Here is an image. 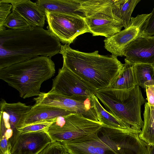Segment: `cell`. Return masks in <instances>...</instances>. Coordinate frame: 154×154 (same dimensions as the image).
<instances>
[{"instance_id": "6da1fadb", "label": "cell", "mask_w": 154, "mask_h": 154, "mask_svg": "<svg viewBox=\"0 0 154 154\" xmlns=\"http://www.w3.org/2000/svg\"><path fill=\"white\" fill-rule=\"evenodd\" d=\"M59 38L38 27L0 31V69L37 57H51L60 53Z\"/></svg>"}, {"instance_id": "7a4b0ae2", "label": "cell", "mask_w": 154, "mask_h": 154, "mask_svg": "<svg viewBox=\"0 0 154 154\" xmlns=\"http://www.w3.org/2000/svg\"><path fill=\"white\" fill-rule=\"evenodd\" d=\"M69 45L61 46L63 66L97 91L108 87L123 67L124 64L115 56L100 55L98 51L82 52L72 48Z\"/></svg>"}, {"instance_id": "3957f363", "label": "cell", "mask_w": 154, "mask_h": 154, "mask_svg": "<svg viewBox=\"0 0 154 154\" xmlns=\"http://www.w3.org/2000/svg\"><path fill=\"white\" fill-rule=\"evenodd\" d=\"M139 135L103 125L90 136L62 143L69 154H148L149 145Z\"/></svg>"}, {"instance_id": "277c9868", "label": "cell", "mask_w": 154, "mask_h": 154, "mask_svg": "<svg viewBox=\"0 0 154 154\" xmlns=\"http://www.w3.org/2000/svg\"><path fill=\"white\" fill-rule=\"evenodd\" d=\"M48 56H39L0 69V79L25 99L39 96L42 84L55 73V64Z\"/></svg>"}, {"instance_id": "5b68a950", "label": "cell", "mask_w": 154, "mask_h": 154, "mask_svg": "<svg viewBox=\"0 0 154 154\" xmlns=\"http://www.w3.org/2000/svg\"><path fill=\"white\" fill-rule=\"evenodd\" d=\"M102 126L100 122L73 113L55 119L44 131L52 142H63L84 138L98 131Z\"/></svg>"}, {"instance_id": "8992f818", "label": "cell", "mask_w": 154, "mask_h": 154, "mask_svg": "<svg viewBox=\"0 0 154 154\" xmlns=\"http://www.w3.org/2000/svg\"><path fill=\"white\" fill-rule=\"evenodd\" d=\"M100 90L115 99L111 107L114 116L132 128L141 130L144 124L141 115V106L145 100L139 86L126 90Z\"/></svg>"}, {"instance_id": "52a82bcc", "label": "cell", "mask_w": 154, "mask_h": 154, "mask_svg": "<svg viewBox=\"0 0 154 154\" xmlns=\"http://www.w3.org/2000/svg\"><path fill=\"white\" fill-rule=\"evenodd\" d=\"M45 13L48 30L64 44L70 45L79 35L90 32L84 18L48 11Z\"/></svg>"}, {"instance_id": "ba28073f", "label": "cell", "mask_w": 154, "mask_h": 154, "mask_svg": "<svg viewBox=\"0 0 154 154\" xmlns=\"http://www.w3.org/2000/svg\"><path fill=\"white\" fill-rule=\"evenodd\" d=\"M97 90L63 66L53 79L50 92L78 100H84L95 94Z\"/></svg>"}, {"instance_id": "9c48e42d", "label": "cell", "mask_w": 154, "mask_h": 154, "mask_svg": "<svg viewBox=\"0 0 154 154\" xmlns=\"http://www.w3.org/2000/svg\"><path fill=\"white\" fill-rule=\"evenodd\" d=\"M149 14H138L131 17L130 23L125 28L104 40V47L112 55L124 56L128 45L139 37L145 36V31Z\"/></svg>"}, {"instance_id": "30bf717a", "label": "cell", "mask_w": 154, "mask_h": 154, "mask_svg": "<svg viewBox=\"0 0 154 154\" xmlns=\"http://www.w3.org/2000/svg\"><path fill=\"white\" fill-rule=\"evenodd\" d=\"M35 104L49 105L69 111L88 119L100 122L98 112L92 99V96L84 100L72 99L56 93L42 92L34 99Z\"/></svg>"}, {"instance_id": "8fae6325", "label": "cell", "mask_w": 154, "mask_h": 154, "mask_svg": "<svg viewBox=\"0 0 154 154\" xmlns=\"http://www.w3.org/2000/svg\"><path fill=\"white\" fill-rule=\"evenodd\" d=\"M9 141L10 154H39L52 142L44 130L25 133L18 131Z\"/></svg>"}, {"instance_id": "7c38bea8", "label": "cell", "mask_w": 154, "mask_h": 154, "mask_svg": "<svg viewBox=\"0 0 154 154\" xmlns=\"http://www.w3.org/2000/svg\"><path fill=\"white\" fill-rule=\"evenodd\" d=\"M93 36L111 37L124 27L122 21L113 14L112 9L99 11L84 18Z\"/></svg>"}, {"instance_id": "4fadbf2b", "label": "cell", "mask_w": 154, "mask_h": 154, "mask_svg": "<svg viewBox=\"0 0 154 154\" xmlns=\"http://www.w3.org/2000/svg\"><path fill=\"white\" fill-rule=\"evenodd\" d=\"M125 62L131 65H154V36H142L133 41L126 48Z\"/></svg>"}, {"instance_id": "5bb4252c", "label": "cell", "mask_w": 154, "mask_h": 154, "mask_svg": "<svg viewBox=\"0 0 154 154\" xmlns=\"http://www.w3.org/2000/svg\"><path fill=\"white\" fill-rule=\"evenodd\" d=\"M32 106L20 102L7 103L2 99L0 102V125L3 126L6 130L11 129L13 134L19 128L23 126L27 113L30 110Z\"/></svg>"}, {"instance_id": "9a60e30c", "label": "cell", "mask_w": 154, "mask_h": 154, "mask_svg": "<svg viewBox=\"0 0 154 154\" xmlns=\"http://www.w3.org/2000/svg\"><path fill=\"white\" fill-rule=\"evenodd\" d=\"M12 5V10L23 17L31 27L43 28L46 19L45 13L35 2L30 0H1Z\"/></svg>"}, {"instance_id": "2e32d148", "label": "cell", "mask_w": 154, "mask_h": 154, "mask_svg": "<svg viewBox=\"0 0 154 154\" xmlns=\"http://www.w3.org/2000/svg\"><path fill=\"white\" fill-rule=\"evenodd\" d=\"M73 113H74L57 107L35 104L32 106L30 110L27 113L23 126L53 120L60 116Z\"/></svg>"}, {"instance_id": "e0dca14e", "label": "cell", "mask_w": 154, "mask_h": 154, "mask_svg": "<svg viewBox=\"0 0 154 154\" xmlns=\"http://www.w3.org/2000/svg\"><path fill=\"white\" fill-rule=\"evenodd\" d=\"M35 3L44 13L48 11L85 17L78 0H38Z\"/></svg>"}, {"instance_id": "ac0fdd59", "label": "cell", "mask_w": 154, "mask_h": 154, "mask_svg": "<svg viewBox=\"0 0 154 154\" xmlns=\"http://www.w3.org/2000/svg\"><path fill=\"white\" fill-rule=\"evenodd\" d=\"M92 99L98 112L100 122L103 125L111 128L128 130L137 134L141 133V130L132 128L107 111L101 104L95 94L92 95Z\"/></svg>"}, {"instance_id": "d6986e66", "label": "cell", "mask_w": 154, "mask_h": 154, "mask_svg": "<svg viewBox=\"0 0 154 154\" xmlns=\"http://www.w3.org/2000/svg\"><path fill=\"white\" fill-rule=\"evenodd\" d=\"M137 85L133 65L125 62L122 70L106 90H126Z\"/></svg>"}, {"instance_id": "ffe728a7", "label": "cell", "mask_w": 154, "mask_h": 154, "mask_svg": "<svg viewBox=\"0 0 154 154\" xmlns=\"http://www.w3.org/2000/svg\"><path fill=\"white\" fill-rule=\"evenodd\" d=\"M143 116L144 124L139 137L148 144H154V106L145 103Z\"/></svg>"}, {"instance_id": "44dd1931", "label": "cell", "mask_w": 154, "mask_h": 154, "mask_svg": "<svg viewBox=\"0 0 154 154\" xmlns=\"http://www.w3.org/2000/svg\"><path fill=\"white\" fill-rule=\"evenodd\" d=\"M140 0H115L112 11L114 15L122 21L124 27L129 25L132 12Z\"/></svg>"}, {"instance_id": "7402d4cb", "label": "cell", "mask_w": 154, "mask_h": 154, "mask_svg": "<svg viewBox=\"0 0 154 154\" xmlns=\"http://www.w3.org/2000/svg\"><path fill=\"white\" fill-rule=\"evenodd\" d=\"M133 67L137 85L143 88L154 85V65L137 64Z\"/></svg>"}, {"instance_id": "603a6c76", "label": "cell", "mask_w": 154, "mask_h": 154, "mask_svg": "<svg viewBox=\"0 0 154 154\" xmlns=\"http://www.w3.org/2000/svg\"><path fill=\"white\" fill-rule=\"evenodd\" d=\"M85 17L99 11L112 9L114 0H78Z\"/></svg>"}, {"instance_id": "cb8c5ba5", "label": "cell", "mask_w": 154, "mask_h": 154, "mask_svg": "<svg viewBox=\"0 0 154 154\" xmlns=\"http://www.w3.org/2000/svg\"><path fill=\"white\" fill-rule=\"evenodd\" d=\"M11 11L5 20L4 26L14 30L23 29L30 26L21 16L14 11Z\"/></svg>"}, {"instance_id": "d4e9b609", "label": "cell", "mask_w": 154, "mask_h": 154, "mask_svg": "<svg viewBox=\"0 0 154 154\" xmlns=\"http://www.w3.org/2000/svg\"><path fill=\"white\" fill-rule=\"evenodd\" d=\"M55 119L24 126L18 129L17 131L21 133H25L44 130L53 122Z\"/></svg>"}, {"instance_id": "484cf974", "label": "cell", "mask_w": 154, "mask_h": 154, "mask_svg": "<svg viewBox=\"0 0 154 154\" xmlns=\"http://www.w3.org/2000/svg\"><path fill=\"white\" fill-rule=\"evenodd\" d=\"M12 5L0 0V31L6 29L4 26L5 22L11 13Z\"/></svg>"}, {"instance_id": "4316f807", "label": "cell", "mask_w": 154, "mask_h": 154, "mask_svg": "<svg viewBox=\"0 0 154 154\" xmlns=\"http://www.w3.org/2000/svg\"><path fill=\"white\" fill-rule=\"evenodd\" d=\"M145 31V35L154 36V8L150 13Z\"/></svg>"}, {"instance_id": "83f0119b", "label": "cell", "mask_w": 154, "mask_h": 154, "mask_svg": "<svg viewBox=\"0 0 154 154\" xmlns=\"http://www.w3.org/2000/svg\"><path fill=\"white\" fill-rule=\"evenodd\" d=\"M146 89L148 103L154 106V85L147 87Z\"/></svg>"}, {"instance_id": "f1b7e54d", "label": "cell", "mask_w": 154, "mask_h": 154, "mask_svg": "<svg viewBox=\"0 0 154 154\" xmlns=\"http://www.w3.org/2000/svg\"><path fill=\"white\" fill-rule=\"evenodd\" d=\"M0 154H4L6 151L9 150L10 148L9 140H7L5 137L0 139Z\"/></svg>"}, {"instance_id": "f546056e", "label": "cell", "mask_w": 154, "mask_h": 154, "mask_svg": "<svg viewBox=\"0 0 154 154\" xmlns=\"http://www.w3.org/2000/svg\"><path fill=\"white\" fill-rule=\"evenodd\" d=\"M13 134V131L11 129H7L6 130L5 136L6 138L9 140L12 137Z\"/></svg>"}, {"instance_id": "4dcf8cb0", "label": "cell", "mask_w": 154, "mask_h": 154, "mask_svg": "<svg viewBox=\"0 0 154 154\" xmlns=\"http://www.w3.org/2000/svg\"><path fill=\"white\" fill-rule=\"evenodd\" d=\"M148 154H154V144L149 145L148 148Z\"/></svg>"}, {"instance_id": "1f68e13d", "label": "cell", "mask_w": 154, "mask_h": 154, "mask_svg": "<svg viewBox=\"0 0 154 154\" xmlns=\"http://www.w3.org/2000/svg\"><path fill=\"white\" fill-rule=\"evenodd\" d=\"M4 154H10L9 150H8L6 151L4 153Z\"/></svg>"}, {"instance_id": "d6a6232c", "label": "cell", "mask_w": 154, "mask_h": 154, "mask_svg": "<svg viewBox=\"0 0 154 154\" xmlns=\"http://www.w3.org/2000/svg\"><path fill=\"white\" fill-rule=\"evenodd\" d=\"M63 154H69L67 151L66 150L64 152Z\"/></svg>"}, {"instance_id": "836d02e7", "label": "cell", "mask_w": 154, "mask_h": 154, "mask_svg": "<svg viewBox=\"0 0 154 154\" xmlns=\"http://www.w3.org/2000/svg\"></svg>"}]
</instances>
